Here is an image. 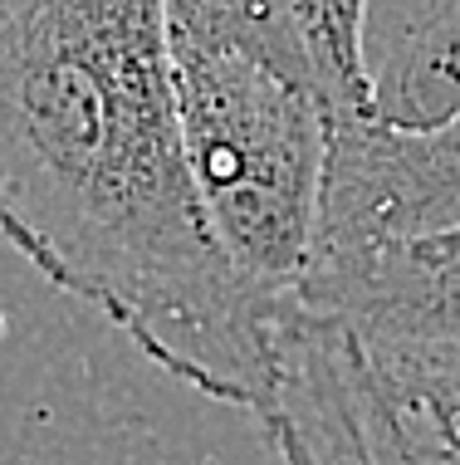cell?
I'll list each match as a JSON object with an SVG mask.
<instances>
[{"mask_svg": "<svg viewBox=\"0 0 460 465\" xmlns=\"http://www.w3.org/2000/svg\"><path fill=\"white\" fill-rule=\"evenodd\" d=\"M299 309L338 323L392 387L460 407V225L318 255Z\"/></svg>", "mask_w": 460, "mask_h": 465, "instance_id": "obj_4", "label": "cell"}, {"mask_svg": "<svg viewBox=\"0 0 460 465\" xmlns=\"http://www.w3.org/2000/svg\"><path fill=\"white\" fill-rule=\"evenodd\" d=\"M167 40L186 162L230 265L265 299L299 304L338 123L314 54L206 30Z\"/></svg>", "mask_w": 460, "mask_h": 465, "instance_id": "obj_2", "label": "cell"}, {"mask_svg": "<svg viewBox=\"0 0 460 465\" xmlns=\"http://www.w3.org/2000/svg\"><path fill=\"white\" fill-rule=\"evenodd\" d=\"M10 5H15V0H0V15H5V10H10Z\"/></svg>", "mask_w": 460, "mask_h": 465, "instance_id": "obj_8", "label": "cell"}, {"mask_svg": "<svg viewBox=\"0 0 460 465\" xmlns=\"http://www.w3.org/2000/svg\"><path fill=\"white\" fill-rule=\"evenodd\" d=\"M308 54L318 64V79L328 89L333 108L343 118H372V89L363 69V15L367 0H289Z\"/></svg>", "mask_w": 460, "mask_h": 465, "instance_id": "obj_7", "label": "cell"}, {"mask_svg": "<svg viewBox=\"0 0 460 465\" xmlns=\"http://www.w3.org/2000/svg\"><path fill=\"white\" fill-rule=\"evenodd\" d=\"M363 69L372 118L426 133L460 113V0H367Z\"/></svg>", "mask_w": 460, "mask_h": 465, "instance_id": "obj_6", "label": "cell"}, {"mask_svg": "<svg viewBox=\"0 0 460 465\" xmlns=\"http://www.w3.org/2000/svg\"><path fill=\"white\" fill-rule=\"evenodd\" d=\"M0 235L167 377L265 421L284 323L230 265L186 162L167 0L0 15Z\"/></svg>", "mask_w": 460, "mask_h": 465, "instance_id": "obj_1", "label": "cell"}, {"mask_svg": "<svg viewBox=\"0 0 460 465\" xmlns=\"http://www.w3.org/2000/svg\"><path fill=\"white\" fill-rule=\"evenodd\" d=\"M265 436L279 465H460V407L392 387L333 319L284 329V387Z\"/></svg>", "mask_w": 460, "mask_h": 465, "instance_id": "obj_3", "label": "cell"}, {"mask_svg": "<svg viewBox=\"0 0 460 465\" xmlns=\"http://www.w3.org/2000/svg\"><path fill=\"white\" fill-rule=\"evenodd\" d=\"M445 225H460V113L426 133L377 118L333 123L314 260Z\"/></svg>", "mask_w": 460, "mask_h": 465, "instance_id": "obj_5", "label": "cell"}]
</instances>
